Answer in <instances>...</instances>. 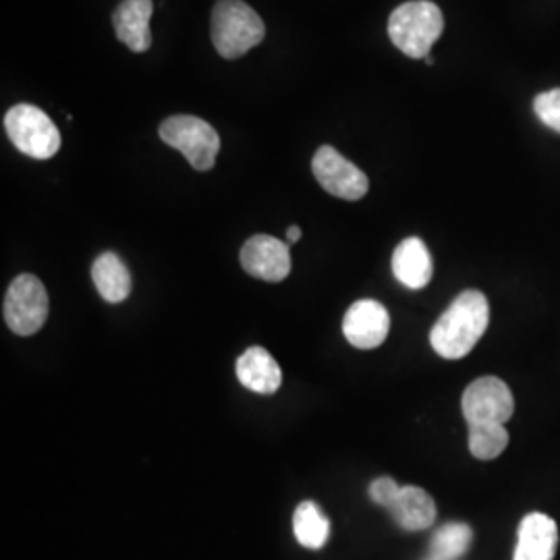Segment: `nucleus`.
I'll return each instance as SVG.
<instances>
[{"instance_id": "obj_7", "label": "nucleus", "mask_w": 560, "mask_h": 560, "mask_svg": "<svg viewBox=\"0 0 560 560\" xmlns=\"http://www.w3.org/2000/svg\"><path fill=\"white\" fill-rule=\"evenodd\" d=\"M312 171L322 189L340 200H361L370 189L365 173L353 162L347 161L332 145L318 148L312 161Z\"/></svg>"}, {"instance_id": "obj_11", "label": "nucleus", "mask_w": 560, "mask_h": 560, "mask_svg": "<svg viewBox=\"0 0 560 560\" xmlns=\"http://www.w3.org/2000/svg\"><path fill=\"white\" fill-rule=\"evenodd\" d=\"M154 13L152 0H122L113 13V25L131 52H145L152 46L150 20Z\"/></svg>"}, {"instance_id": "obj_9", "label": "nucleus", "mask_w": 560, "mask_h": 560, "mask_svg": "<svg viewBox=\"0 0 560 560\" xmlns=\"http://www.w3.org/2000/svg\"><path fill=\"white\" fill-rule=\"evenodd\" d=\"M240 260L247 275L266 282H280L291 272L289 245L270 235H254L245 241Z\"/></svg>"}, {"instance_id": "obj_13", "label": "nucleus", "mask_w": 560, "mask_h": 560, "mask_svg": "<svg viewBox=\"0 0 560 560\" xmlns=\"http://www.w3.org/2000/svg\"><path fill=\"white\" fill-rule=\"evenodd\" d=\"M432 256L423 241L418 237L400 241L393 254V275L407 289H423L432 280Z\"/></svg>"}, {"instance_id": "obj_5", "label": "nucleus", "mask_w": 560, "mask_h": 560, "mask_svg": "<svg viewBox=\"0 0 560 560\" xmlns=\"http://www.w3.org/2000/svg\"><path fill=\"white\" fill-rule=\"evenodd\" d=\"M162 141L180 154L196 171H210L221 152V138L217 129L194 115L168 117L159 129Z\"/></svg>"}, {"instance_id": "obj_16", "label": "nucleus", "mask_w": 560, "mask_h": 560, "mask_svg": "<svg viewBox=\"0 0 560 560\" xmlns=\"http://www.w3.org/2000/svg\"><path fill=\"white\" fill-rule=\"evenodd\" d=\"M92 280L102 300L108 303H120L131 293V275L125 261L113 252H104L92 264Z\"/></svg>"}, {"instance_id": "obj_3", "label": "nucleus", "mask_w": 560, "mask_h": 560, "mask_svg": "<svg viewBox=\"0 0 560 560\" xmlns=\"http://www.w3.org/2000/svg\"><path fill=\"white\" fill-rule=\"evenodd\" d=\"M210 34L222 59H241L256 48L266 27L260 15L243 0H219L212 9Z\"/></svg>"}, {"instance_id": "obj_23", "label": "nucleus", "mask_w": 560, "mask_h": 560, "mask_svg": "<svg viewBox=\"0 0 560 560\" xmlns=\"http://www.w3.org/2000/svg\"><path fill=\"white\" fill-rule=\"evenodd\" d=\"M425 62H428V65H434V59H432V55H430V57H425Z\"/></svg>"}, {"instance_id": "obj_21", "label": "nucleus", "mask_w": 560, "mask_h": 560, "mask_svg": "<svg viewBox=\"0 0 560 560\" xmlns=\"http://www.w3.org/2000/svg\"><path fill=\"white\" fill-rule=\"evenodd\" d=\"M399 492L400 486L393 478H378L370 483V499L384 506L386 511L397 501Z\"/></svg>"}, {"instance_id": "obj_2", "label": "nucleus", "mask_w": 560, "mask_h": 560, "mask_svg": "<svg viewBox=\"0 0 560 560\" xmlns=\"http://www.w3.org/2000/svg\"><path fill=\"white\" fill-rule=\"evenodd\" d=\"M444 32L441 7L430 0H411L397 7L388 20L390 42L409 59L430 57V48Z\"/></svg>"}, {"instance_id": "obj_19", "label": "nucleus", "mask_w": 560, "mask_h": 560, "mask_svg": "<svg viewBox=\"0 0 560 560\" xmlns=\"http://www.w3.org/2000/svg\"><path fill=\"white\" fill-rule=\"evenodd\" d=\"M509 446V432L504 423H471L469 425V451L476 459L492 460L501 457Z\"/></svg>"}, {"instance_id": "obj_4", "label": "nucleus", "mask_w": 560, "mask_h": 560, "mask_svg": "<svg viewBox=\"0 0 560 560\" xmlns=\"http://www.w3.org/2000/svg\"><path fill=\"white\" fill-rule=\"evenodd\" d=\"M4 129L11 143L30 159L48 161L60 150L59 127L38 106L18 104L9 108Z\"/></svg>"}, {"instance_id": "obj_12", "label": "nucleus", "mask_w": 560, "mask_h": 560, "mask_svg": "<svg viewBox=\"0 0 560 560\" xmlns=\"http://www.w3.org/2000/svg\"><path fill=\"white\" fill-rule=\"evenodd\" d=\"M559 546V527L544 513L523 517L513 560H552Z\"/></svg>"}, {"instance_id": "obj_10", "label": "nucleus", "mask_w": 560, "mask_h": 560, "mask_svg": "<svg viewBox=\"0 0 560 560\" xmlns=\"http://www.w3.org/2000/svg\"><path fill=\"white\" fill-rule=\"evenodd\" d=\"M390 330L388 310L381 301H355L342 320V335L353 347L370 351L381 347Z\"/></svg>"}, {"instance_id": "obj_15", "label": "nucleus", "mask_w": 560, "mask_h": 560, "mask_svg": "<svg viewBox=\"0 0 560 560\" xmlns=\"http://www.w3.org/2000/svg\"><path fill=\"white\" fill-rule=\"evenodd\" d=\"M388 513L400 529L423 532L436 521V502L418 486H400L399 497Z\"/></svg>"}, {"instance_id": "obj_8", "label": "nucleus", "mask_w": 560, "mask_h": 560, "mask_svg": "<svg viewBox=\"0 0 560 560\" xmlns=\"http://www.w3.org/2000/svg\"><path fill=\"white\" fill-rule=\"evenodd\" d=\"M467 425L471 423H506L513 418L515 400L511 388L494 376L474 381L463 393L460 400Z\"/></svg>"}, {"instance_id": "obj_1", "label": "nucleus", "mask_w": 560, "mask_h": 560, "mask_svg": "<svg viewBox=\"0 0 560 560\" xmlns=\"http://www.w3.org/2000/svg\"><path fill=\"white\" fill-rule=\"evenodd\" d=\"M490 322L488 300L480 291H463L430 332L434 351L444 360H460L480 342Z\"/></svg>"}, {"instance_id": "obj_18", "label": "nucleus", "mask_w": 560, "mask_h": 560, "mask_svg": "<svg viewBox=\"0 0 560 560\" xmlns=\"http://www.w3.org/2000/svg\"><path fill=\"white\" fill-rule=\"evenodd\" d=\"M474 532L467 523H446L432 536L423 560H457L469 550Z\"/></svg>"}, {"instance_id": "obj_22", "label": "nucleus", "mask_w": 560, "mask_h": 560, "mask_svg": "<svg viewBox=\"0 0 560 560\" xmlns=\"http://www.w3.org/2000/svg\"><path fill=\"white\" fill-rule=\"evenodd\" d=\"M301 240L300 226H289L287 229V243H298Z\"/></svg>"}, {"instance_id": "obj_14", "label": "nucleus", "mask_w": 560, "mask_h": 560, "mask_svg": "<svg viewBox=\"0 0 560 560\" xmlns=\"http://www.w3.org/2000/svg\"><path fill=\"white\" fill-rule=\"evenodd\" d=\"M237 378L245 388L258 395H272L280 388L282 372L264 347H252L237 360Z\"/></svg>"}, {"instance_id": "obj_6", "label": "nucleus", "mask_w": 560, "mask_h": 560, "mask_svg": "<svg viewBox=\"0 0 560 560\" xmlns=\"http://www.w3.org/2000/svg\"><path fill=\"white\" fill-rule=\"evenodd\" d=\"M4 322L20 335L32 337L40 330L48 318V293L40 279L34 275H21L9 284L4 295Z\"/></svg>"}, {"instance_id": "obj_17", "label": "nucleus", "mask_w": 560, "mask_h": 560, "mask_svg": "<svg viewBox=\"0 0 560 560\" xmlns=\"http://www.w3.org/2000/svg\"><path fill=\"white\" fill-rule=\"evenodd\" d=\"M293 532L303 548L320 550L330 536V521L314 501H303L293 515Z\"/></svg>"}, {"instance_id": "obj_20", "label": "nucleus", "mask_w": 560, "mask_h": 560, "mask_svg": "<svg viewBox=\"0 0 560 560\" xmlns=\"http://www.w3.org/2000/svg\"><path fill=\"white\" fill-rule=\"evenodd\" d=\"M534 110H536L538 119H540L546 127H550L552 131H559L560 133V88L536 96Z\"/></svg>"}]
</instances>
